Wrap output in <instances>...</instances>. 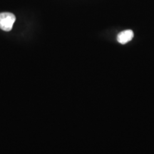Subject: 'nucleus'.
Here are the masks:
<instances>
[{
	"mask_svg": "<svg viewBox=\"0 0 154 154\" xmlns=\"http://www.w3.org/2000/svg\"><path fill=\"white\" fill-rule=\"evenodd\" d=\"M16 17L10 12L0 13V29L5 32H9L12 29Z\"/></svg>",
	"mask_w": 154,
	"mask_h": 154,
	"instance_id": "f257e3e1",
	"label": "nucleus"
},
{
	"mask_svg": "<svg viewBox=\"0 0 154 154\" xmlns=\"http://www.w3.org/2000/svg\"><path fill=\"white\" fill-rule=\"evenodd\" d=\"M134 38V32L132 30L128 29L120 32L117 36V41L121 44H125L132 40Z\"/></svg>",
	"mask_w": 154,
	"mask_h": 154,
	"instance_id": "f03ea898",
	"label": "nucleus"
}]
</instances>
